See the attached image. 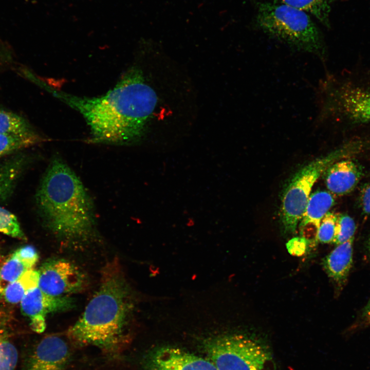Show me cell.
<instances>
[{
	"instance_id": "obj_23",
	"label": "cell",
	"mask_w": 370,
	"mask_h": 370,
	"mask_svg": "<svg viewBox=\"0 0 370 370\" xmlns=\"http://www.w3.org/2000/svg\"><path fill=\"white\" fill-rule=\"evenodd\" d=\"M338 214L328 212L319 225L317 240L322 243H332L336 234Z\"/></svg>"
},
{
	"instance_id": "obj_20",
	"label": "cell",
	"mask_w": 370,
	"mask_h": 370,
	"mask_svg": "<svg viewBox=\"0 0 370 370\" xmlns=\"http://www.w3.org/2000/svg\"><path fill=\"white\" fill-rule=\"evenodd\" d=\"M41 142L35 139L15 137L0 133V158L10 156Z\"/></svg>"
},
{
	"instance_id": "obj_6",
	"label": "cell",
	"mask_w": 370,
	"mask_h": 370,
	"mask_svg": "<svg viewBox=\"0 0 370 370\" xmlns=\"http://www.w3.org/2000/svg\"><path fill=\"white\" fill-rule=\"evenodd\" d=\"M205 349L217 370H276L270 349L250 335L232 334L212 338L206 342Z\"/></svg>"
},
{
	"instance_id": "obj_10",
	"label": "cell",
	"mask_w": 370,
	"mask_h": 370,
	"mask_svg": "<svg viewBox=\"0 0 370 370\" xmlns=\"http://www.w3.org/2000/svg\"><path fill=\"white\" fill-rule=\"evenodd\" d=\"M67 343L50 335L43 338L27 359L24 370H64L70 359Z\"/></svg>"
},
{
	"instance_id": "obj_22",
	"label": "cell",
	"mask_w": 370,
	"mask_h": 370,
	"mask_svg": "<svg viewBox=\"0 0 370 370\" xmlns=\"http://www.w3.org/2000/svg\"><path fill=\"white\" fill-rule=\"evenodd\" d=\"M356 225L354 219L347 214H338L336 234L333 243L336 246L354 237Z\"/></svg>"
},
{
	"instance_id": "obj_2",
	"label": "cell",
	"mask_w": 370,
	"mask_h": 370,
	"mask_svg": "<svg viewBox=\"0 0 370 370\" xmlns=\"http://www.w3.org/2000/svg\"><path fill=\"white\" fill-rule=\"evenodd\" d=\"M133 309L131 288L119 260L114 258L103 267L99 288L67 336L77 344L115 353L126 338Z\"/></svg>"
},
{
	"instance_id": "obj_4",
	"label": "cell",
	"mask_w": 370,
	"mask_h": 370,
	"mask_svg": "<svg viewBox=\"0 0 370 370\" xmlns=\"http://www.w3.org/2000/svg\"><path fill=\"white\" fill-rule=\"evenodd\" d=\"M255 24L267 35L294 49L321 58L325 54L321 33L305 11L265 0L257 5Z\"/></svg>"
},
{
	"instance_id": "obj_26",
	"label": "cell",
	"mask_w": 370,
	"mask_h": 370,
	"mask_svg": "<svg viewBox=\"0 0 370 370\" xmlns=\"http://www.w3.org/2000/svg\"><path fill=\"white\" fill-rule=\"evenodd\" d=\"M18 255L32 267L39 260V255L35 249L31 246H26L15 251Z\"/></svg>"
},
{
	"instance_id": "obj_3",
	"label": "cell",
	"mask_w": 370,
	"mask_h": 370,
	"mask_svg": "<svg viewBox=\"0 0 370 370\" xmlns=\"http://www.w3.org/2000/svg\"><path fill=\"white\" fill-rule=\"evenodd\" d=\"M36 203L46 227L68 242L94 236L96 219L93 202L73 171L58 157L50 162L36 194Z\"/></svg>"
},
{
	"instance_id": "obj_1",
	"label": "cell",
	"mask_w": 370,
	"mask_h": 370,
	"mask_svg": "<svg viewBox=\"0 0 370 370\" xmlns=\"http://www.w3.org/2000/svg\"><path fill=\"white\" fill-rule=\"evenodd\" d=\"M37 84L83 116L90 128L89 141L95 143L126 144L139 139L158 100L137 68L128 71L112 89L98 97L71 95L41 79Z\"/></svg>"
},
{
	"instance_id": "obj_15",
	"label": "cell",
	"mask_w": 370,
	"mask_h": 370,
	"mask_svg": "<svg viewBox=\"0 0 370 370\" xmlns=\"http://www.w3.org/2000/svg\"><path fill=\"white\" fill-rule=\"evenodd\" d=\"M30 161V156L20 151L0 163V203L6 201L12 195Z\"/></svg>"
},
{
	"instance_id": "obj_13",
	"label": "cell",
	"mask_w": 370,
	"mask_h": 370,
	"mask_svg": "<svg viewBox=\"0 0 370 370\" xmlns=\"http://www.w3.org/2000/svg\"><path fill=\"white\" fill-rule=\"evenodd\" d=\"M334 195L329 191H319L309 196L300 224L301 236L309 245L318 242L317 237L320 224L335 203Z\"/></svg>"
},
{
	"instance_id": "obj_21",
	"label": "cell",
	"mask_w": 370,
	"mask_h": 370,
	"mask_svg": "<svg viewBox=\"0 0 370 370\" xmlns=\"http://www.w3.org/2000/svg\"><path fill=\"white\" fill-rule=\"evenodd\" d=\"M0 232L14 238L26 239L16 217L1 207H0Z\"/></svg>"
},
{
	"instance_id": "obj_29",
	"label": "cell",
	"mask_w": 370,
	"mask_h": 370,
	"mask_svg": "<svg viewBox=\"0 0 370 370\" xmlns=\"http://www.w3.org/2000/svg\"><path fill=\"white\" fill-rule=\"evenodd\" d=\"M366 247H367V250H368V252H369V254H370V235H369V237L368 238V239H367V240Z\"/></svg>"
},
{
	"instance_id": "obj_25",
	"label": "cell",
	"mask_w": 370,
	"mask_h": 370,
	"mask_svg": "<svg viewBox=\"0 0 370 370\" xmlns=\"http://www.w3.org/2000/svg\"><path fill=\"white\" fill-rule=\"evenodd\" d=\"M309 245L308 242L303 237H295L288 242L286 247L291 254L301 256L307 251Z\"/></svg>"
},
{
	"instance_id": "obj_24",
	"label": "cell",
	"mask_w": 370,
	"mask_h": 370,
	"mask_svg": "<svg viewBox=\"0 0 370 370\" xmlns=\"http://www.w3.org/2000/svg\"><path fill=\"white\" fill-rule=\"evenodd\" d=\"M17 359L15 346L8 340L0 339V370H14Z\"/></svg>"
},
{
	"instance_id": "obj_8",
	"label": "cell",
	"mask_w": 370,
	"mask_h": 370,
	"mask_svg": "<svg viewBox=\"0 0 370 370\" xmlns=\"http://www.w3.org/2000/svg\"><path fill=\"white\" fill-rule=\"evenodd\" d=\"M38 287L53 297H66L82 289L86 278L75 264L64 259L49 260L38 270Z\"/></svg>"
},
{
	"instance_id": "obj_9",
	"label": "cell",
	"mask_w": 370,
	"mask_h": 370,
	"mask_svg": "<svg viewBox=\"0 0 370 370\" xmlns=\"http://www.w3.org/2000/svg\"><path fill=\"white\" fill-rule=\"evenodd\" d=\"M20 302L22 312L29 317L31 329L37 333L45 330L48 313L67 310L74 305V301L68 296L49 295L38 287L28 291Z\"/></svg>"
},
{
	"instance_id": "obj_5",
	"label": "cell",
	"mask_w": 370,
	"mask_h": 370,
	"mask_svg": "<svg viewBox=\"0 0 370 370\" xmlns=\"http://www.w3.org/2000/svg\"><path fill=\"white\" fill-rule=\"evenodd\" d=\"M369 149V139L352 140L326 155L317 158L297 172L285 189L282 198L281 219L284 231L295 232L312 187L331 164Z\"/></svg>"
},
{
	"instance_id": "obj_16",
	"label": "cell",
	"mask_w": 370,
	"mask_h": 370,
	"mask_svg": "<svg viewBox=\"0 0 370 370\" xmlns=\"http://www.w3.org/2000/svg\"><path fill=\"white\" fill-rule=\"evenodd\" d=\"M0 133L15 137L44 141L22 116L0 108Z\"/></svg>"
},
{
	"instance_id": "obj_11",
	"label": "cell",
	"mask_w": 370,
	"mask_h": 370,
	"mask_svg": "<svg viewBox=\"0 0 370 370\" xmlns=\"http://www.w3.org/2000/svg\"><path fill=\"white\" fill-rule=\"evenodd\" d=\"M146 367L147 370H217L209 359L172 347L153 351L148 357Z\"/></svg>"
},
{
	"instance_id": "obj_17",
	"label": "cell",
	"mask_w": 370,
	"mask_h": 370,
	"mask_svg": "<svg viewBox=\"0 0 370 370\" xmlns=\"http://www.w3.org/2000/svg\"><path fill=\"white\" fill-rule=\"evenodd\" d=\"M39 280L38 270L33 269L29 270L9 284L5 288L2 296L9 303H18L28 291L38 287Z\"/></svg>"
},
{
	"instance_id": "obj_27",
	"label": "cell",
	"mask_w": 370,
	"mask_h": 370,
	"mask_svg": "<svg viewBox=\"0 0 370 370\" xmlns=\"http://www.w3.org/2000/svg\"><path fill=\"white\" fill-rule=\"evenodd\" d=\"M359 203L363 213L370 217V182L365 184L361 189Z\"/></svg>"
},
{
	"instance_id": "obj_12",
	"label": "cell",
	"mask_w": 370,
	"mask_h": 370,
	"mask_svg": "<svg viewBox=\"0 0 370 370\" xmlns=\"http://www.w3.org/2000/svg\"><path fill=\"white\" fill-rule=\"evenodd\" d=\"M329 192L342 196L350 193L356 187L363 175V169L351 158H344L331 164L324 173Z\"/></svg>"
},
{
	"instance_id": "obj_28",
	"label": "cell",
	"mask_w": 370,
	"mask_h": 370,
	"mask_svg": "<svg viewBox=\"0 0 370 370\" xmlns=\"http://www.w3.org/2000/svg\"><path fill=\"white\" fill-rule=\"evenodd\" d=\"M362 318L366 324L370 325V300L363 309Z\"/></svg>"
},
{
	"instance_id": "obj_18",
	"label": "cell",
	"mask_w": 370,
	"mask_h": 370,
	"mask_svg": "<svg viewBox=\"0 0 370 370\" xmlns=\"http://www.w3.org/2000/svg\"><path fill=\"white\" fill-rule=\"evenodd\" d=\"M33 269L14 251L0 267V296L5 288L26 271Z\"/></svg>"
},
{
	"instance_id": "obj_19",
	"label": "cell",
	"mask_w": 370,
	"mask_h": 370,
	"mask_svg": "<svg viewBox=\"0 0 370 370\" xmlns=\"http://www.w3.org/2000/svg\"><path fill=\"white\" fill-rule=\"evenodd\" d=\"M280 2L294 8L310 13L319 21H327L329 7L326 0H267Z\"/></svg>"
},
{
	"instance_id": "obj_14",
	"label": "cell",
	"mask_w": 370,
	"mask_h": 370,
	"mask_svg": "<svg viewBox=\"0 0 370 370\" xmlns=\"http://www.w3.org/2000/svg\"><path fill=\"white\" fill-rule=\"evenodd\" d=\"M354 238L336 246L322 261L328 277L339 286L345 283L352 266Z\"/></svg>"
},
{
	"instance_id": "obj_7",
	"label": "cell",
	"mask_w": 370,
	"mask_h": 370,
	"mask_svg": "<svg viewBox=\"0 0 370 370\" xmlns=\"http://www.w3.org/2000/svg\"><path fill=\"white\" fill-rule=\"evenodd\" d=\"M322 111L354 123L370 122V89L342 85L328 87Z\"/></svg>"
}]
</instances>
